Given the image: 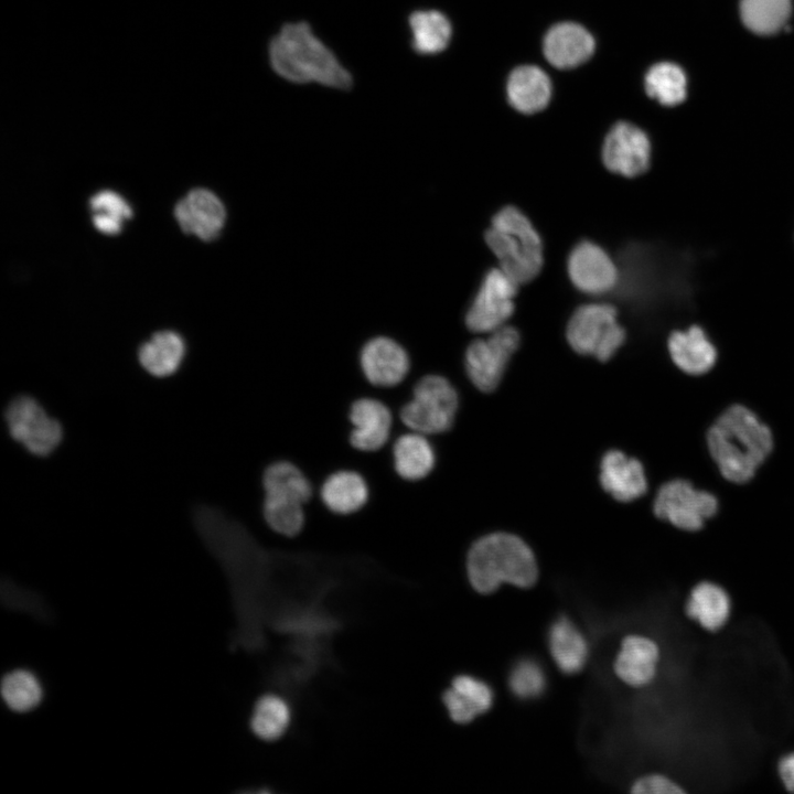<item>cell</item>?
Listing matches in <instances>:
<instances>
[{"mask_svg":"<svg viewBox=\"0 0 794 794\" xmlns=\"http://www.w3.org/2000/svg\"><path fill=\"white\" fill-rule=\"evenodd\" d=\"M707 446L721 475L734 483L749 481L773 448L769 427L742 405L722 412L707 433Z\"/></svg>","mask_w":794,"mask_h":794,"instance_id":"cell-1","label":"cell"},{"mask_svg":"<svg viewBox=\"0 0 794 794\" xmlns=\"http://www.w3.org/2000/svg\"><path fill=\"white\" fill-rule=\"evenodd\" d=\"M268 55L272 69L288 82L339 89L352 86L350 73L304 22L285 24L271 39Z\"/></svg>","mask_w":794,"mask_h":794,"instance_id":"cell-2","label":"cell"},{"mask_svg":"<svg viewBox=\"0 0 794 794\" xmlns=\"http://www.w3.org/2000/svg\"><path fill=\"white\" fill-rule=\"evenodd\" d=\"M468 577L481 593H491L502 583L528 588L538 569L532 549L517 536L493 533L478 539L468 552Z\"/></svg>","mask_w":794,"mask_h":794,"instance_id":"cell-3","label":"cell"},{"mask_svg":"<svg viewBox=\"0 0 794 794\" xmlns=\"http://www.w3.org/2000/svg\"><path fill=\"white\" fill-rule=\"evenodd\" d=\"M485 242L500 268L518 285L534 279L543 266L541 239L518 208L505 206L493 217Z\"/></svg>","mask_w":794,"mask_h":794,"instance_id":"cell-4","label":"cell"},{"mask_svg":"<svg viewBox=\"0 0 794 794\" xmlns=\"http://www.w3.org/2000/svg\"><path fill=\"white\" fill-rule=\"evenodd\" d=\"M458 407L453 385L441 375L429 374L414 385L410 398L399 410V419L408 430L439 434L452 427Z\"/></svg>","mask_w":794,"mask_h":794,"instance_id":"cell-5","label":"cell"},{"mask_svg":"<svg viewBox=\"0 0 794 794\" xmlns=\"http://www.w3.org/2000/svg\"><path fill=\"white\" fill-rule=\"evenodd\" d=\"M625 331L618 322L616 309L608 303L578 308L567 325V340L579 354L599 361L610 360L623 344Z\"/></svg>","mask_w":794,"mask_h":794,"instance_id":"cell-6","label":"cell"},{"mask_svg":"<svg viewBox=\"0 0 794 794\" xmlns=\"http://www.w3.org/2000/svg\"><path fill=\"white\" fill-rule=\"evenodd\" d=\"M4 418L10 436L34 455L52 453L62 441L61 423L31 396L11 399Z\"/></svg>","mask_w":794,"mask_h":794,"instance_id":"cell-7","label":"cell"},{"mask_svg":"<svg viewBox=\"0 0 794 794\" xmlns=\"http://www.w3.org/2000/svg\"><path fill=\"white\" fill-rule=\"evenodd\" d=\"M718 511V501L709 492L697 490L686 480L663 484L654 501L655 515L677 528L695 532Z\"/></svg>","mask_w":794,"mask_h":794,"instance_id":"cell-8","label":"cell"},{"mask_svg":"<svg viewBox=\"0 0 794 794\" xmlns=\"http://www.w3.org/2000/svg\"><path fill=\"white\" fill-rule=\"evenodd\" d=\"M485 339L473 341L466 348L464 365L473 385L484 391L500 384L506 365L519 345V333L512 326H502Z\"/></svg>","mask_w":794,"mask_h":794,"instance_id":"cell-9","label":"cell"},{"mask_svg":"<svg viewBox=\"0 0 794 794\" xmlns=\"http://www.w3.org/2000/svg\"><path fill=\"white\" fill-rule=\"evenodd\" d=\"M517 287L500 267L489 270L466 312V326L475 333H491L504 326L514 311Z\"/></svg>","mask_w":794,"mask_h":794,"instance_id":"cell-10","label":"cell"},{"mask_svg":"<svg viewBox=\"0 0 794 794\" xmlns=\"http://www.w3.org/2000/svg\"><path fill=\"white\" fill-rule=\"evenodd\" d=\"M607 169L623 176L643 174L651 163V142L639 127L621 121L608 132L602 147Z\"/></svg>","mask_w":794,"mask_h":794,"instance_id":"cell-11","label":"cell"},{"mask_svg":"<svg viewBox=\"0 0 794 794\" xmlns=\"http://www.w3.org/2000/svg\"><path fill=\"white\" fill-rule=\"evenodd\" d=\"M567 269L575 287L592 296L611 291L619 280L613 259L602 247L589 240L580 242L572 248Z\"/></svg>","mask_w":794,"mask_h":794,"instance_id":"cell-12","label":"cell"},{"mask_svg":"<svg viewBox=\"0 0 794 794\" xmlns=\"http://www.w3.org/2000/svg\"><path fill=\"white\" fill-rule=\"evenodd\" d=\"M358 362L365 380L378 388L398 386L410 371L407 351L395 340L383 335L363 345Z\"/></svg>","mask_w":794,"mask_h":794,"instance_id":"cell-13","label":"cell"},{"mask_svg":"<svg viewBox=\"0 0 794 794\" xmlns=\"http://www.w3.org/2000/svg\"><path fill=\"white\" fill-rule=\"evenodd\" d=\"M351 430L348 442L360 452H376L389 441L393 428V414L389 407L374 397H360L353 400L347 412Z\"/></svg>","mask_w":794,"mask_h":794,"instance_id":"cell-14","label":"cell"},{"mask_svg":"<svg viewBox=\"0 0 794 794\" xmlns=\"http://www.w3.org/2000/svg\"><path fill=\"white\" fill-rule=\"evenodd\" d=\"M176 221L185 234H194L204 242L216 239L226 221L222 201L211 191L193 189L180 200L174 210Z\"/></svg>","mask_w":794,"mask_h":794,"instance_id":"cell-15","label":"cell"},{"mask_svg":"<svg viewBox=\"0 0 794 794\" xmlns=\"http://www.w3.org/2000/svg\"><path fill=\"white\" fill-rule=\"evenodd\" d=\"M593 36L580 24L561 22L551 26L543 42L547 61L555 67L566 69L587 62L593 54Z\"/></svg>","mask_w":794,"mask_h":794,"instance_id":"cell-16","label":"cell"},{"mask_svg":"<svg viewBox=\"0 0 794 794\" xmlns=\"http://www.w3.org/2000/svg\"><path fill=\"white\" fill-rule=\"evenodd\" d=\"M371 496L366 479L352 469L330 473L321 484L320 498L328 511L347 516L363 509Z\"/></svg>","mask_w":794,"mask_h":794,"instance_id":"cell-17","label":"cell"},{"mask_svg":"<svg viewBox=\"0 0 794 794\" xmlns=\"http://www.w3.org/2000/svg\"><path fill=\"white\" fill-rule=\"evenodd\" d=\"M600 481L602 487L620 502L636 500L647 489L641 462L619 450L609 451L602 458Z\"/></svg>","mask_w":794,"mask_h":794,"instance_id":"cell-18","label":"cell"},{"mask_svg":"<svg viewBox=\"0 0 794 794\" xmlns=\"http://www.w3.org/2000/svg\"><path fill=\"white\" fill-rule=\"evenodd\" d=\"M667 346L676 366L689 375L709 372L717 361L715 345L698 325L673 332Z\"/></svg>","mask_w":794,"mask_h":794,"instance_id":"cell-19","label":"cell"},{"mask_svg":"<svg viewBox=\"0 0 794 794\" xmlns=\"http://www.w3.org/2000/svg\"><path fill=\"white\" fill-rule=\"evenodd\" d=\"M658 659L659 648L653 640L631 635L621 644L614 662V672L627 685L641 687L654 678Z\"/></svg>","mask_w":794,"mask_h":794,"instance_id":"cell-20","label":"cell"},{"mask_svg":"<svg viewBox=\"0 0 794 794\" xmlns=\"http://www.w3.org/2000/svg\"><path fill=\"white\" fill-rule=\"evenodd\" d=\"M391 461L394 471L401 480L418 482L434 469L436 452L428 436L408 430L394 441Z\"/></svg>","mask_w":794,"mask_h":794,"instance_id":"cell-21","label":"cell"},{"mask_svg":"<svg viewBox=\"0 0 794 794\" xmlns=\"http://www.w3.org/2000/svg\"><path fill=\"white\" fill-rule=\"evenodd\" d=\"M507 99L517 111L532 115L543 110L551 97V83L548 75L534 65H523L508 76Z\"/></svg>","mask_w":794,"mask_h":794,"instance_id":"cell-22","label":"cell"},{"mask_svg":"<svg viewBox=\"0 0 794 794\" xmlns=\"http://www.w3.org/2000/svg\"><path fill=\"white\" fill-rule=\"evenodd\" d=\"M685 612L704 630L717 632L730 618L731 599L721 586L711 581H701L690 590Z\"/></svg>","mask_w":794,"mask_h":794,"instance_id":"cell-23","label":"cell"},{"mask_svg":"<svg viewBox=\"0 0 794 794\" xmlns=\"http://www.w3.org/2000/svg\"><path fill=\"white\" fill-rule=\"evenodd\" d=\"M442 700L453 721L468 723L492 706L493 691L481 679L459 675L443 693Z\"/></svg>","mask_w":794,"mask_h":794,"instance_id":"cell-24","label":"cell"},{"mask_svg":"<svg viewBox=\"0 0 794 794\" xmlns=\"http://www.w3.org/2000/svg\"><path fill=\"white\" fill-rule=\"evenodd\" d=\"M184 355V340L176 332L168 330L154 333L138 352L141 366L155 377H167L175 373Z\"/></svg>","mask_w":794,"mask_h":794,"instance_id":"cell-25","label":"cell"},{"mask_svg":"<svg viewBox=\"0 0 794 794\" xmlns=\"http://www.w3.org/2000/svg\"><path fill=\"white\" fill-rule=\"evenodd\" d=\"M264 495L293 500L307 504L313 486L305 473L288 460L270 463L262 474Z\"/></svg>","mask_w":794,"mask_h":794,"instance_id":"cell-26","label":"cell"},{"mask_svg":"<svg viewBox=\"0 0 794 794\" xmlns=\"http://www.w3.org/2000/svg\"><path fill=\"white\" fill-rule=\"evenodd\" d=\"M548 643L555 663L564 673L573 674L586 664L588 644L568 619L560 618L551 625Z\"/></svg>","mask_w":794,"mask_h":794,"instance_id":"cell-27","label":"cell"},{"mask_svg":"<svg viewBox=\"0 0 794 794\" xmlns=\"http://www.w3.org/2000/svg\"><path fill=\"white\" fill-rule=\"evenodd\" d=\"M412 47L419 54H437L449 44L452 28L448 18L437 10H419L409 17Z\"/></svg>","mask_w":794,"mask_h":794,"instance_id":"cell-28","label":"cell"},{"mask_svg":"<svg viewBox=\"0 0 794 794\" xmlns=\"http://www.w3.org/2000/svg\"><path fill=\"white\" fill-rule=\"evenodd\" d=\"M741 19L757 34L768 35L780 31L791 13V0H741Z\"/></svg>","mask_w":794,"mask_h":794,"instance_id":"cell-29","label":"cell"},{"mask_svg":"<svg viewBox=\"0 0 794 794\" xmlns=\"http://www.w3.org/2000/svg\"><path fill=\"white\" fill-rule=\"evenodd\" d=\"M290 720L291 711L287 701L280 696L269 694L256 702L250 727L259 739L273 741L287 731Z\"/></svg>","mask_w":794,"mask_h":794,"instance_id":"cell-30","label":"cell"},{"mask_svg":"<svg viewBox=\"0 0 794 794\" xmlns=\"http://www.w3.org/2000/svg\"><path fill=\"white\" fill-rule=\"evenodd\" d=\"M686 76L676 64L653 65L645 76V89L651 98L664 106H676L686 98Z\"/></svg>","mask_w":794,"mask_h":794,"instance_id":"cell-31","label":"cell"},{"mask_svg":"<svg viewBox=\"0 0 794 794\" xmlns=\"http://www.w3.org/2000/svg\"><path fill=\"white\" fill-rule=\"evenodd\" d=\"M304 505L298 501L265 495L264 519L275 533L294 537L301 533L305 524Z\"/></svg>","mask_w":794,"mask_h":794,"instance_id":"cell-32","label":"cell"},{"mask_svg":"<svg viewBox=\"0 0 794 794\" xmlns=\"http://www.w3.org/2000/svg\"><path fill=\"white\" fill-rule=\"evenodd\" d=\"M95 227L106 235H117L122 223L132 217V210L125 198L112 191H100L89 200Z\"/></svg>","mask_w":794,"mask_h":794,"instance_id":"cell-33","label":"cell"},{"mask_svg":"<svg viewBox=\"0 0 794 794\" xmlns=\"http://www.w3.org/2000/svg\"><path fill=\"white\" fill-rule=\"evenodd\" d=\"M1 695L7 706L18 712L29 711L42 698V687L37 678L28 670H13L1 683Z\"/></svg>","mask_w":794,"mask_h":794,"instance_id":"cell-34","label":"cell"},{"mask_svg":"<svg viewBox=\"0 0 794 794\" xmlns=\"http://www.w3.org/2000/svg\"><path fill=\"white\" fill-rule=\"evenodd\" d=\"M545 674L536 662L523 659L513 667L509 675V687L516 696L536 697L545 689Z\"/></svg>","mask_w":794,"mask_h":794,"instance_id":"cell-35","label":"cell"},{"mask_svg":"<svg viewBox=\"0 0 794 794\" xmlns=\"http://www.w3.org/2000/svg\"><path fill=\"white\" fill-rule=\"evenodd\" d=\"M636 794H682L685 791L673 780L662 774H648L640 777L632 785Z\"/></svg>","mask_w":794,"mask_h":794,"instance_id":"cell-36","label":"cell"},{"mask_svg":"<svg viewBox=\"0 0 794 794\" xmlns=\"http://www.w3.org/2000/svg\"><path fill=\"white\" fill-rule=\"evenodd\" d=\"M777 772L784 787L790 792H794V751L780 759Z\"/></svg>","mask_w":794,"mask_h":794,"instance_id":"cell-37","label":"cell"}]
</instances>
